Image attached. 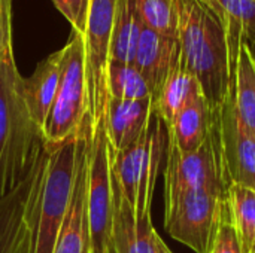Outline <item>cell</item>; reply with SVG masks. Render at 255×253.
<instances>
[{"mask_svg":"<svg viewBox=\"0 0 255 253\" xmlns=\"http://www.w3.org/2000/svg\"><path fill=\"white\" fill-rule=\"evenodd\" d=\"M178 42L188 72L196 78L211 110H218L235 89L224 22L202 0H176Z\"/></svg>","mask_w":255,"mask_h":253,"instance_id":"1","label":"cell"},{"mask_svg":"<svg viewBox=\"0 0 255 253\" xmlns=\"http://www.w3.org/2000/svg\"><path fill=\"white\" fill-rule=\"evenodd\" d=\"M22 82L15 60L0 63V200L22 183L45 148Z\"/></svg>","mask_w":255,"mask_h":253,"instance_id":"2","label":"cell"},{"mask_svg":"<svg viewBox=\"0 0 255 253\" xmlns=\"http://www.w3.org/2000/svg\"><path fill=\"white\" fill-rule=\"evenodd\" d=\"M79 136L70 137L57 146L45 145L48 167L37 204L31 253L55 251L75 185Z\"/></svg>","mask_w":255,"mask_h":253,"instance_id":"3","label":"cell"},{"mask_svg":"<svg viewBox=\"0 0 255 253\" xmlns=\"http://www.w3.org/2000/svg\"><path fill=\"white\" fill-rule=\"evenodd\" d=\"M203 143L191 152H182L167 142L164 169V197L187 191H208L227 197L230 179L226 169L217 110Z\"/></svg>","mask_w":255,"mask_h":253,"instance_id":"4","label":"cell"},{"mask_svg":"<svg viewBox=\"0 0 255 253\" xmlns=\"http://www.w3.org/2000/svg\"><path fill=\"white\" fill-rule=\"evenodd\" d=\"M63 48L64 61L58 91L42 128L46 146H57L79 136L90 118L82 34L73 33Z\"/></svg>","mask_w":255,"mask_h":253,"instance_id":"5","label":"cell"},{"mask_svg":"<svg viewBox=\"0 0 255 253\" xmlns=\"http://www.w3.org/2000/svg\"><path fill=\"white\" fill-rule=\"evenodd\" d=\"M164 124L157 119L155 128H149L130 148L114 152L112 148V173L130 203L137 222L152 219L151 206L163 160Z\"/></svg>","mask_w":255,"mask_h":253,"instance_id":"6","label":"cell"},{"mask_svg":"<svg viewBox=\"0 0 255 253\" xmlns=\"http://www.w3.org/2000/svg\"><path fill=\"white\" fill-rule=\"evenodd\" d=\"M117 0H88L85 28L82 33L88 107L93 128L106 119L109 95L111 40Z\"/></svg>","mask_w":255,"mask_h":253,"instance_id":"7","label":"cell"},{"mask_svg":"<svg viewBox=\"0 0 255 253\" xmlns=\"http://www.w3.org/2000/svg\"><path fill=\"white\" fill-rule=\"evenodd\" d=\"M227 197L208 191H187L164 197V230L196 253L212 249Z\"/></svg>","mask_w":255,"mask_h":253,"instance_id":"8","label":"cell"},{"mask_svg":"<svg viewBox=\"0 0 255 253\" xmlns=\"http://www.w3.org/2000/svg\"><path fill=\"white\" fill-rule=\"evenodd\" d=\"M112 212V151L103 122L93 128L88 157L87 216L91 253H111Z\"/></svg>","mask_w":255,"mask_h":253,"instance_id":"9","label":"cell"},{"mask_svg":"<svg viewBox=\"0 0 255 253\" xmlns=\"http://www.w3.org/2000/svg\"><path fill=\"white\" fill-rule=\"evenodd\" d=\"M48 167L43 148L37 163L22 183L0 200V253H31L40 189Z\"/></svg>","mask_w":255,"mask_h":253,"instance_id":"10","label":"cell"},{"mask_svg":"<svg viewBox=\"0 0 255 253\" xmlns=\"http://www.w3.org/2000/svg\"><path fill=\"white\" fill-rule=\"evenodd\" d=\"M91 137H93V125H91V119L88 118L79 136L75 185L54 253H84L88 242L87 189H88V157H90Z\"/></svg>","mask_w":255,"mask_h":253,"instance_id":"11","label":"cell"},{"mask_svg":"<svg viewBox=\"0 0 255 253\" xmlns=\"http://www.w3.org/2000/svg\"><path fill=\"white\" fill-rule=\"evenodd\" d=\"M217 118L230 185L255 191V137L239 121L233 95L217 110Z\"/></svg>","mask_w":255,"mask_h":253,"instance_id":"12","label":"cell"},{"mask_svg":"<svg viewBox=\"0 0 255 253\" xmlns=\"http://www.w3.org/2000/svg\"><path fill=\"white\" fill-rule=\"evenodd\" d=\"M112 236L111 253H157L155 228L152 219L137 222L134 212L124 197L114 173H112Z\"/></svg>","mask_w":255,"mask_h":253,"instance_id":"13","label":"cell"},{"mask_svg":"<svg viewBox=\"0 0 255 253\" xmlns=\"http://www.w3.org/2000/svg\"><path fill=\"white\" fill-rule=\"evenodd\" d=\"M178 54V37L164 36L143 27L136 51L134 66L146 81L152 100H155L160 94Z\"/></svg>","mask_w":255,"mask_h":253,"instance_id":"14","label":"cell"},{"mask_svg":"<svg viewBox=\"0 0 255 253\" xmlns=\"http://www.w3.org/2000/svg\"><path fill=\"white\" fill-rule=\"evenodd\" d=\"M152 116V98L120 100L111 98L106 112V134L114 152L133 146L149 128Z\"/></svg>","mask_w":255,"mask_h":253,"instance_id":"15","label":"cell"},{"mask_svg":"<svg viewBox=\"0 0 255 253\" xmlns=\"http://www.w3.org/2000/svg\"><path fill=\"white\" fill-rule=\"evenodd\" d=\"M63 61H64V48L52 52L43 61H40L34 70V73L24 79V95L30 110V115L36 125L43 128L48 113L52 107L55 100L61 72H63Z\"/></svg>","mask_w":255,"mask_h":253,"instance_id":"16","label":"cell"},{"mask_svg":"<svg viewBox=\"0 0 255 253\" xmlns=\"http://www.w3.org/2000/svg\"><path fill=\"white\" fill-rule=\"evenodd\" d=\"M197 91H200V85L188 72L179 46V54L167 79L157 98L152 100V115L164 124L166 130L170 128L178 113Z\"/></svg>","mask_w":255,"mask_h":253,"instance_id":"17","label":"cell"},{"mask_svg":"<svg viewBox=\"0 0 255 253\" xmlns=\"http://www.w3.org/2000/svg\"><path fill=\"white\" fill-rule=\"evenodd\" d=\"M211 121L212 112L200 89L191 95L170 128H167L169 142L182 152L196 151L206 139Z\"/></svg>","mask_w":255,"mask_h":253,"instance_id":"18","label":"cell"},{"mask_svg":"<svg viewBox=\"0 0 255 253\" xmlns=\"http://www.w3.org/2000/svg\"><path fill=\"white\" fill-rule=\"evenodd\" d=\"M142 30L143 24L137 12L136 0H117L111 40V61L134 64Z\"/></svg>","mask_w":255,"mask_h":253,"instance_id":"19","label":"cell"},{"mask_svg":"<svg viewBox=\"0 0 255 253\" xmlns=\"http://www.w3.org/2000/svg\"><path fill=\"white\" fill-rule=\"evenodd\" d=\"M221 10L224 22L229 54L233 69L242 45L255 42V1L254 0H215Z\"/></svg>","mask_w":255,"mask_h":253,"instance_id":"20","label":"cell"},{"mask_svg":"<svg viewBox=\"0 0 255 253\" xmlns=\"http://www.w3.org/2000/svg\"><path fill=\"white\" fill-rule=\"evenodd\" d=\"M233 101L239 121L255 137V63L248 45H242L239 51Z\"/></svg>","mask_w":255,"mask_h":253,"instance_id":"21","label":"cell"},{"mask_svg":"<svg viewBox=\"0 0 255 253\" xmlns=\"http://www.w3.org/2000/svg\"><path fill=\"white\" fill-rule=\"evenodd\" d=\"M232 221L244 253L255 252V191L232 183L227 192Z\"/></svg>","mask_w":255,"mask_h":253,"instance_id":"22","label":"cell"},{"mask_svg":"<svg viewBox=\"0 0 255 253\" xmlns=\"http://www.w3.org/2000/svg\"><path fill=\"white\" fill-rule=\"evenodd\" d=\"M109 95L120 100H145L152 98L149 86L134 64H109Z\"/></svg>","mask_w":255,"mask_h":253,"instance_id":"23","label":"cell"},{"mask_svg":"<svg viewBox=\"0 0 255 253\" xmlns=\"http://www.w3.org/2000/svg\"><path fill=\"white\" fill-rule=\"evenodd\" d=\"M136 6L143 27L164 36L178 37L176 0H136Z\"/></svg>","mask_w":255,"mask_h":253,"instance_id":"24","label":"cell"},{"mask_svg":"<svg viewBox=\"0 0 255 253\" xmlns=\"http://www.w3.org/2000/svg\"><path fill=\"white\" fill-rule=\"evenodd\" d=\"M209 253H244L233 221H232V215H230V206L229 201L226 200L224 209H223V215H221V221H220V227L212 245V249Z\"/></svg>","mask_w":255,"mask_h":253,"instance_id":"25","label":"cell"},{"mask_svg":"<svg viewBox=\"0 0 255 253\" xmlns=\"http://www.w3.org/2000/svg\"><path fill=\"white\" fill-rule=\"evenodd\" d=\"M12 60V0H0V63Z\"/></svg>","mask_w":255,"mask_h":253,"instance_id":"26","label":"cell"},{"mask_svg":"<svg viewBox=\"0 0 255 253\" xmlns=\"http://www.w3.org/2000/svg\"><path fill=\"white\" fill-rule=\"evenodd\" d=\"M55 7L72 24L73 31L82 34L85 28L88 0H52Z\"/></svg>","mask_w":255,"mask_h":253,"instance_id":"27","label":"cell"},{"mask_svg":"<svg viewBox=\"0 0 255 253\" xmlns=\"http://www.w3.org/2000/svg\"><path fill=\"white\" fill-rule=\"evenodd\" d=\"M154 240H155V251H157V253H173L170 251V248L166 245V242L160 237L158 233H155Z\"/></svg>","mask_w":255,"mask_h":253,"instance_id":"28","label":"cell"},{"mask_svg":"<svg viewBox=\"0 0 255 253\" xmlns=\"http://www.w3.org/2000/svg\"><path fill=\"white\" fill-rule=\"evenodd\" d=\"M250 46V51H251V55H253V58H254V63H255V42L254 43H251V45H248Z\"/></svg>","mask_w":255,"mask_h":253,"instance_id":"29","label":"cell"},{"mask_svg":"<svg viewBox=\"0 0 255 253\" xmlns=\"http://www.w3.org/2000/svg\"><path fill=\"white\" fill-rule=\"evenodd\" d=\"M84 253H91L90 252V248H88V242H87V246H85V251H84Z\"/></svg>","mask_w":255,"mask_h":253,"instance_id":"30","label":"cell"},{"mask_svg":"<svg viewBox=\"0 0 255 253\" xmlns=\"http://www.w3.org/2000/svg\"><path fill=\"white\" fill-rule=\"evenodd\" d=\"M254 1H255V0H254Z\"/></svg>","mask_w":255,"mask_h":253,"instance_id":"31","label":"cell"},{"mask_svg":"<svg viewBox=\"0 0 255 253\" xmlns=\"http://www.w3.org/2000/svg\"><path fill=\"white\" fill-rule=\"evenodd\" d=\"M254 253H255V252H254Z\"/></svg>","mask_w":255,"mask_h":253,"instance_id":"32","label":"cell"}]
</instances>
